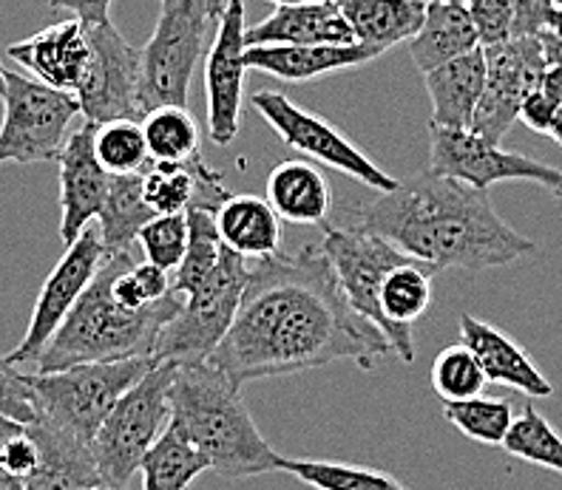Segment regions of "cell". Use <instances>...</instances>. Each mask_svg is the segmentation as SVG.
I'll return each instance as SVG.
<instances>
[{
	"label": "cell",
	"mask_w": 562,
	"mask_h": 490,
	"mask_svg": "<svg viewBox=\"0 0 562 490\" xmlns=\"http://www.w3.org/2000/svg\"><path fill=\"white\" fill-rule=\"evenodd\" d=\"M358 227L404 250L435 270L481 273L508 266L537 250L531 239L494 210L488 191L458 179L438 176L429 168L398 187L381 193L358 210Z\"/></svg>",
	"instance_id": "cell-2"
},
{
	"label": "cell",
	"mask_w": 562,
	"mask_h": 490,
	"mask_svg": "<svg viewBox=\"0 0 562 490\" xmlns=\"http://www.w3.org/2000/svg\"><path fill=\"white\" fill-rule=\"evenodd\" d=\"M94 153L111 176H134L151 168V153L139 119L94 125Z\"/></svg>",
	"instance_id": "cell-35"
},
{
	"label": "cell",
	"mask_w": 562,
	"mask_h": 490,
	"mask_svg": "<svg viewBox=\"0 0 562 490\" xmlns=\"http://www.w3.org/2000/svg\"><path fill=\"white\" fill-rule=\"evenodd\" d=\"M488 386L481 363L467 343L446 346L432 363V388L443 402L469 400L483 395Z\"/></svg>",
	"instance_id": "cell-38"
},
{
	"label": "cell",
	"mask_w": 562,
	"mask_h": 490,
	"mask_svg": "<svg viewBox=\"0 0 562 490\" xmlns=\"http://www.w3.org/2000/svg\"><path fill=\"white\" fill-rule=\"evenodd\" d=\"M540 89L546 91V94H549L551 100H554V103L562 109V66H549V69H546Z\"/></svg>",
	"instance_id": "cell-46"
},
{
	"label": "cell",
	"mask_w": 562,
	"mask_h": 490,
	"mask_svg": "<svg viewBox=\"0 0 562 490\" xmlns=\"http://www.w3.org/2000/svg\"><path fill=\"white\" fill-rule=\"evenodd\" d=\"M338 7L356 32V43L378 57L418 35L426 14L424 0H338Z\"/></svg>",
	"instance_id": "cell-29"
},
{
	"label": "cell",
	"mask_w": 562,
	"mask_h": 490,
	"mask_svg": "<svg viewBox=\"0 0 562 490\" xmlns=\"http://www.w3.org/2000/svg\"><path fill=\"white\" fill-rule=\"evenodd\" d=\"M557 111H560V105H557L546 91L537 89L522 100L520 116H517V119H522V123L531 130H537V134H546V137H549Z\"/></svg>",
	"instance_id": "cell-44"
},
{
	"label": "cell",
	"mask_w": 562,
	"mask_h": 490,
	"mask_svg": "<svg viewBox=\"0 0 562 490\" xmlns=\"http://www.w3.org/2000/svg\"><path fill=\"white\" fill-rule=\"evenodd\" d=\"M154 357H131L114 363H82L60 372H26V383L35 397L37 417L55 429L94 443L97 431L139 377L154 366Z\"/></svg>",
	"instance_id": "cell-5"
},
{
	"label": "cell",
	"mask_w": 562,
	"mask_h": 490,
	"mask_svg": "<svg viewBox=\"0 0 562 490\" xmlns=\"http://www.w3.org/2000/svg\"><path fill=\"white\" fill-rule=\"evenodd\" d=\"M139 470L143 490H188L205 470H211V465L205 454L171 422L143 456Z\"/></svg>",
	"instance_id": "cell-30"
},
{
	"label": "cell",
	"mask_w": 562,
	"mask_h": 490,
	"mask_svg": "<svg viewBox=\"0 0 562 490\" xmlns=\"http://www.w3.org/2000/svg\"><path fill=\"white\" fill-rule=\"evenodd\" d=\"M424 3H432V0H424Z\"/></svg>",
	"instance_id": "cell-58"
},
{
	"label": "cell",
	"mask_w": 562,
	"mask_h": 490,
	"mask_svg": "<svg viewBox=\"0 0 562 490\" xmlns=\"http://www.w3.org/2000/svg\"><path fill=\"white\" fill-rule=\"evenodd\" d=\"M375 52L361 43L352 46H247L245 66L284 82H307L338 71L358 69L375 60Z\"/></svg>",
	"instance_id": "cell-24"
},
{
	"label": "cell",
	"mask_w": 562,
	"mask_h": 490,
	"mask_svg": "<svg viewBox=\"0 0 562 490\" xmlns=\"http://www.w3.org/2000/svg\"><path fill=\"white\" fill-rule=\"evenodd\" d=\"M477 46H481V37H477L469 9L458 0H432L426 3L418 35L409 41V55L412 62L424 75H429L432 69L469 55Z\"/></svg>",
	"instance_id": "cell-26"
},
{
	"label": "cell",
	"mask_w": 562,
	"mask_h": 490,
	"mask_svg": "<svg viewBox=\"0 0 562 490\" xmlns=\"http://www.w3.org/2000/svg\"><path fill=\"white\" fill-rule=\"evenodd\" d=\"M60 239L69 247L91 221H97L111 187V173L94 153V125L86 123L69 134L60 157Z\"/></svg>",
	"instance_id": "cell-17"
},
{
	"label": "cell",
	"mask_w": 562,
	"mask_h": 490,
	"mask_svg": "<svg viewBox=\"0 0 562 490\" xmlns=\"http://www.w3.org/2000/svg\"><path fill=\"white\" fill-rule=\"evenodd\" d=\"M177 363H154L134 386L120 397L97 431L91 451L105 488H125L143 465L162 431L171 425V383Z\"/></svg>",
	"instance_id": "cell-6"
},
{
	"label": "cell",
	"mask_w": 562,
	"mask_h": 490,
	"mask_svg": "<svg viewBox=\"0 0 562 490\" xmlns=\"http://www.w3.org/2000/svg\"><path fill=\"white\" fill-rule=\"evenodd\" d=\"M486 55V86L474 111L472 130L488 143H503L512 123L520 116V105L531 91L540 89L549 69L540 35L512 37L497 46H483Z\"/></svg>",
	"instance_id": "cell-14"
},
{
	"label": "cell",
	"mask_w": 562,
	"mask_h": 490,
	"mask_svg": "<svg viewBox=\"0 0 562 490\" xmlns=\"http://www.w3.org/2000/svg\"><path fill=\"white\" fill-rule=\"evenodd\" d=\"M458 3H463V0H458Z\"/></svg>",
	"instance_id": "cell-59"
},
{
	"label": "cell",
	"mask_w": 562,
	"mask_h": 490,
	"mask_svg": "<svg viewBox=\"0 0 562 490\" xmlns=\"http://www.w3.org/2000/svg\"><path fill=\"white\" fill-rule=\"evenodd\" d=\"M23 429H26V425H21V422H14V420H9V417L0 414V448H3V443H7V440H12L14 434H21Z\"/></svg>",
	"instance_id": "cell-48"
},
{
	"label": "cell",
	"mask_w": 562,
	"mask_h": 490,
	"mask_svg": "<svg viewBox=\"0 0 562 490\" xmlns=\"http://www.w3.org/2000/svg\"><path fill=\"white\" fill-rule=\"evenodd\" d=\"M443 420L474 443L503 445L515 422V406L503 397L477 395L469 400L443 402Z\"/></svg>",
	"instance_id": "cell-36"
},
{
	"label": "cell",
	"mask_w": 562,
	"mask_h": 490,
	"mask_svg": "<svg viewBox=\"0 0 562 490\" xmlns=\"http://www.w3.org/2000/svg\"><path fill=\"white\" fill-rule=\"evenodd\" d=\"M356 32L338 0L276 7L273 14L245 29V46H352Z\"/></svg>",
	"instance_id": "cell-19"
},
{
	"label": "cell",
	"mask_w": 562,
	"mask_h": 490,
	"mask_svg": "<svg viewBox=\"0 0 562 490\" xmlns=\"http://www.w3.org/2000/svg\"><path fill=\"white\" fill-rule=\"evenodd\" d=\"M322 252L327 255L352 312L361 315L367 323H372L384 334V315L378 307V293H381V284L392 266L404 264L412 255L363 227L341 230V227L329 225L324 227Z\"/></svg>",
	"instance_id": "cell-15"
},
{
	"label": "cell",
	"mask_w": 562,
	"mask_h": 490,
	"mask_svg": "<svg viewBox=\"0 0 562 490\" xmlns=\"http://www.w3.org/2000/svg\"><path fill=\"white\" fill-rule=\"evenodd\" d=\"M171 422L205 454L225 479H250L281 470L284 456L261 436L241 388L211 363H177Z\"/></svg>",
	"instance_id": "cell-3"
},
{
	"label": "cell",
	"mask_w": 562,
	"mask_h": 490,
	"mask_svg": "<svg viewBox=\"0 0 562 490\" xmlns=\"http://www.w3.org/2000/svg\"><path fill=\"white\" fill-rule=\"evenodd\" d=\"M3 91H7V69L0 66V96H3Z\"/></svg>",
	"instance_id": "cell-55"
},
{
	"label": "cell",
	"mask_w": 562,
	"mask_h": 490,
	"mask_svg": "<svg viewBox=\"0 0 562 490\" xmlns=\"http://www.w3.org/2000/svg\"><path fill=\"white\" fill-rule=\"evenodd\" d=\"M432 100V125L440 128H472L474 111L486 86V55L483 46L424 75Z\"/></svg>",
	"instance_id": "cell-25"
},
{
	"label": "cell",
	"mask_w": 562,
	"mask_h": 490,
	"mask_svg": "<svg viewBox=\"0 0 562 490\" xmlns=\"http://www.w3.org/2000/svg\"><path fill=\"white\" fill-rule=\"evenodd\" d=\"M91 62L77 89L80 116L91 125L143 119V52L120 35L114 23L89 26Z\"/></svg>",
	"instance_id": "cell-11"
},
{
	"label": "cell",
	"mask_w": 562,
	"mask_h": 490,
	"mask_svg": "<svg viewBox=\"0 0 562 490\" xmlns=\"http://www.w3.org/2000/svg\"><path fill=\"white\" fill-rule=\"evenodd\" d=\"M188 250L182 264L173 270V293L188 295L196 286L205 284L213 275V270L220 266L222 255H225V241L220 236L216 218L207 210H188Z\"/></svg>",
	"instance_id": "cell-34"
},
{
	"label": "cell",
	"mask_w": 562,
	"mask_h": 490,
	"mask_svg": "<svg viewBox=\"0 0 562 490\" xmlns=\"http://www.w3.org/2000/svg\"><path fill=\"white\" fill-rule=\"evenodd\" d=\"M227 250L241 259H273L281 250V216L265 196L239 193L231 196L213 213Z\"/></svg>",
	"instance_id": "cell-27"
},
{
	"label": "cell",
	"mask_w": 562,
	"mask_h": 490,
	"mask_svg": "<svg viewBox=\"0 0 562 490\" xmlns=\"http://www.w3.org/2000/svg\"><path fill=\"white\" fill-rule=\"evenodd\" d=\"M435 273H438L435 266L418 259H406L404 264L392 266L384 284H381V293H378V307L384 315V338L392 354L406 366L415 363L412 323L424 318V312L432 304Z\"/></svg>",
	"instance_id": "cell-23"
},
{
	"label": "cell",
	"mask_w": 562,
	"mask_h": 490,
	"mask_svg": "<svg viewBox=\"0 0 562 490\" xmlns=\"http://www.w3.org/2000/svg\"><path fill=\"white\" fill-rule=\"evenodd\" d=\"M105 255H109V252H105L97 225L86 227V230L77 236V241H71V244L66 247L63 259L57 261L55 270L48 273L46 284H43L41 295H37L23 341L14 346V352L7 354V361L12 363L14 368H26V372H32V368L37 366L43 349H46L48 341L55 338V332L60 329L63 320L69 318V312L75 309L80 295L86 293V286L91 284L97 270L103 266Z\"/></svg>",
	"instance_id": "cell-12"
},
{
	"label": "cell",
	"mask_w": 562,
	"mask_h": 490,
	"mask_svg": "<svg viewBox=\"0 0 562 490\" xmlns=\"http://www.w3.org/2000/svg\"><path fill=\"white\" fill-rule=\"evenodd\" d=\"M0 100V164L55 162L69 139L71 123L80 116L77 96L9 69L7 91Z\"/></svg>",
	"instance_id": "cell-9"
},
{
	"label": "cell",
	"mask_w": 562,
	"mask_h": 490,
	"mask_svg": "<svg viewBox=\"0 0 562 490\" xmlns=\"http://www.w3.org/2000/svg\"><path fill=\"white\" fill-rule=\"evenodd\" d=\"M512 12H515V37L542 35L549 32L554 3L551 0H512Z\"/></svg>",
	"instance_id": "cell-43"
},
{
	"label": "cell",
	"mask_w": 562,
	"mask_h": 490,
	"mask_svg": "<svg viewBox=\"0 0 562 490\" xmlns=\"http://www.w3.org/2000/svg\"><path fill=\"white\" fill-rule=\"evenodd\" d=\"M276 7H293V3H316V0H273Z\"/></svg>",
	"instance_id": "cell-54"
},
{
	"label": "cell",
	"mask_w": 562,
	"mask_h": 490,
	"mask_svg": "<svg viewBox=\"0 0 562 490\" xmlns=\"http://www.w3.org/2000/svg\"><path fill=\"white\" fill-rule=\"evenodd\" d=\"M281 221L290 225H327L333 210V187L316 164L281 162L268 176V196Z\"/></svg>",
	"instance_id": "cell-28"
},
{
	"label": "cell",
	"mask_w": 562,
	"mask_h": 490,
	"mask_svg": "<svg viewBox=\"0 0 562 490\" xmlns=\"http://www.w3.org/2000/svg\"><path fill=\"white\" fill-rule=\"evenodd\" d=\"M216 23L207 0H162L143 52V109L188 105L191 80Z\"/></svg>",
	"instance_id": "cell-8"
},
{
	"label": "cell",
	"mask_w": 562,
	"mask_h": 490,
	"mask_svg": "<svg viewBox=\"0 0 562 490\" xmlns=\"http://www.w3.org/2000/svg\"><path fill=\"white\" fill-rule=\"evenodd\" d=\"M281 474L310 485L313 490H409L384 470L327 463V459H288L284 456Z\"/></svg>",
	"instance_id": "cell-33"
},
{
	"label": "cell",
	"mask_w": 562,
	"mask_h": 490,
	"mask_svg": "<svg viewBox=\"0 0 562 490\" xmlns=\"http://www.w3.org/2000/svg\"><path fill=\"white\" fill-rule=\"evenodd\" d=\"M250 103L288 148L316 159L318 164L336 168V171L347 173L350 179L378 193H390L398 187V179L381 171L361 148H356L350 139L344 137L341 130L333 128L327 119H322L313 111L295 105L290 96L279 94V91H256Z\"/></svg>",
	"instance_id": "cell-10"
},
{
	"label": "cell",
	"mask_w": 562,
	"mask_h": 490,
	"mask_svg": "<svg viewBox=\"0 0 562 490\" xmlns=\"http://www.w3.org/2000/svg\"><path fill=\"white\" fill-rule=\"evenodd\" d=\"M225 3L227 0H207V7H211V12L216 21H220V14H222V9H225Z\"/></svg>",
	"instance_id": "cell-52"
},
{
	"label": "cell",
	"mask_w": 562,
	"mask_h": 490,
	"mask_svg": "<svg viewBox=\"0 0 562 490\" xmlns=\"http://www.w3.org/2000/svg\"><path fill=\"white\" fill-rule=\"evenodd\" d=\"M0 490H26V479L14 477L7 468H0Z\"/></svg>",
	"instance_id": "cell-49"
},
{
	"label": "cell",
	"mask_w": 562,
	"mask_h": 490,
	"mask_svg": "<svg viewBox=\"0 0 562 490\" xmlns=\"http://www.w3.org/2000/svg\"><path fill=\"white\" fill-rule=\"evenodd\" d=\"M460 343H467L481 363L483 375L488 383L508 386L526 397H551L554 386L542 375L531 354L506 332L486 323V320L463 315L460 318Z\"/></svg>",
	"instance_id": "cell-20"
},
{
	"label": "cell",
	"mask_w": 562,
	"mask_h": 490,
	"mask_svg": "<svg viewBox=\"0 0 562 490\" xmlns=\"http://www.w3.org/2000/svg\"><path fill=\"white\" fill-rule=\"evenodd\" d=\"M386 354V338L352 312L322 247H304L250 270L234 323L207 363L241 388L344 361L372 372Z\"/></svg>",
	"instance_id": "cell-1"
},
{
	"label": "cell",
	"mask_w": 562,
	"mask_h": 490,
	"mask_svg": "<svg viewBox=\"0 0 562 490\" xmlns=\"http://www.w3.org/2000/svg\"><path fill=\"white\" fill-rule=\"evenodd\" d=\"M549 32H551V35L562 37V7H557V9H554V14H551Z\"/></svg>",
	"instance_id": "cell-50"
},
{
	"label": "cell",
	"mask_w": 562,
	"mask_h": 490,
	"mask_svg": "<svg viewBox=\"0 0 562 490\" xmlns=\"http://www.w3.org/2000/svg\"><path fill=\"white\" fill-rule=\"evenodd\" d=\"M245 0H227L216 21V37L207 52V130L216 145L239 137L241 103H245Z\"/></svg>",
	"instance_id": "cell-16"
},
{
	"label": "cell",
	"mask_w": 562,
	"mask_h": 490,
	"mask_svg": "<svg viewBox=\"0 0 562 490\" xmlns=\"http://www.w3.org/2000/svg\"><path fill=\"white\" fill-rule=\"evenodd\" d=\"M46 3L55 9V12H71L77 21L91 26V23L109 21L111 3H114V0H46Z\"/></svg>",
	"instance_id": "cell-45"
},
{
	"label": "cell",
	"mask_w": 562,
	"mask_h": 490,
	"mask_svg": "<svg viewBox=\"0 0 562 490\" xmlns=\"http://www.w3.org/2000/svg\"><path fill=\"white\" fill-rule=\"evenodd\" d=\"M37 465V445L35 440L29 436V431L23 429L21 434H14L12 440L3 443L0 448V468H7L14 477L26 479Z\"/></svg>",
	"instance_id": "cell-42"
},
{
	"label": "cell",
	"mask_w": 562,
	"mask_h": 490,
	"mask_svg": "<svg viewBox=\"0 0 562 490\" xmlns=\"http://www.w3.org/2000/svg\"><path fill=\"white\" fill-rule=\"evenodd\" d=\"M0 414L21 422V425H32L37 420L35 397L26 383V372L14 368L7 357H0Z\"/></svg>",
	"instance_id": "cell-41"
},
{
	"label": "cell",
	"mask_w": 562,
	"mask_h": 490,
	"mask_svg": "<svg viewBox=\"0 0 562 490\" xmlns=\"http://www.w3.org/2000/svg\"><path fill=\"white\" fill-rule=\"evenodd\" d=\"M245 259L225 250L211 278L193 293L182 295V307L159 332L154 343L157 363H205L227 334L247 284Z\"/></svg>",
	"instance_id": "cell-7"
},
{
	"label": "cell",
	"mask_w": 562,
	"mask_h": 490,
	"mask_svg": "<svg viewBox=\"0 0 562 490\" xmlns=\"http://www.w3.org/2000/svg\"><path fill=\"white\" fill-rule=\"evenodd\" d=\"M100 490H120V488H100Z\"/></svg>",
	"instance_id": "cell-57"
},
{
	"label": "cell",
	"mask_w": 562,
	"mask_h": 490,
	"mask_svg": "<svg viewBox=\"0 0 562 490\" xmlns=\"http://www.w3.org/2000/svg\"><path fill=\"white\" fill-rule=\"evenodd\" d=\"M157 213L145 205L143 196V173L134 176H111L109 196L105 205L97 216V230L109 255L114 252L131 250V244L137 241L139 230H143Z\"/></svg>",
	"instance_id": "cell-31"
},
{
	"label": "cell",
	"mask_w": 562,
	"mask_h": 490,
	"mask_svg": "<svg viewBox=\"0 0 562 490\" xmlns=\"http://www.w3.org/2000/svg\"><path fill=\"white\" fill-rule=\"evenodd\" d=\"M143 196L157 216H165L188 210L216 213L231 193L222 173L213 171L200 153L188 162H151L143 173Z\"/></svg>",
	"instance_id": "cell-21"
},
{
	"label": "cell",
	"mask_w": 562,
	"mask_h": 490,
	"mask_svg": "<svg viewBox=\"0 0 562 490\" xmlns=\"http://www.w3.org/2000/svg\"><path fill=\"white\" fill-rule=\"evenodd\" d=\"M128 252V250H125ZM123 252L105 255L86 293L63 320L55 338L43 349L35 372H60L82 363H114L131 357H151L159 332L182 307V295L171 293L151 307L128 309L114 293L111 281L117 275Z\"/></svg>",
	"instance_id": "cell-4"
},
{
	"label": "cell",
	"mask_w": 562,
	"mask_h": 490,
	"mask_svg": "<svg viewBox=\"0 0 562 490\" xmlns=\"http://www.w3.org/2000/svg\"><path fill=\"white\" fill-rule=\"evenodd\" d=\"M37 445V465L26 477V490H100L105 488L89 443L55 429L37 417L26 425Z\"/></svg>",
	"instance_id": "cell-22"
},
{
	"label": "cell",
	"mask_w": 562,
	"mask_h": 490,
	"mask_svg": "<svg viewBox=\"0 0 562 490\" xmlns=\"http://www.w3.org/2000/svg\"><path fill=\"white\" fill-rule=\"evenodd\" d=\"M151 162H188L200 157V125L188 105H159L143 116Z\"/></svg>",
	"instance_id": "cell-32"
},
{
	"label": "cell",
	"mask_w": 562,
	"mask_h": 490,
	"mask_svg": "<svg viewBox=\"0 0 562 490\" xmlns=\"http://www.w3.org/2000/svg\"><path fill=\"white\" fill-rule=\"evenodd\" d=\"M429 171L458 179L477 191H488L501 182H535L551 187L560 176L557 168L503 150L497 143L474 134L472 128H429Z\"/></svg>",
	"instance_id": "cell-13"
},
{
	"label": "cell",
	"mask_w": 562,
	"mask_h": 490,
	"mask_svg": "<svg viewBox=\"0 0 562 490\" xmlns=\"http://www.w3.org/2000/svg\"><path fill=\"white\" fill-rule=\"evenodd\" d=\"M551 139H557V143L562 145V109L557 111V116H554V125H551V134H549Z\"/></svg>",
	"instance_id": "cell-51"
},
{
	"label": "cell",
	"mask_w": 562,
	"mask_h": 490,
	"mask_svg": "<svg viewBox=\"0 0 562 490\" xmlns=\"http://www.w3.org/2000/svg\"><path fill=\"white\" fill-rule=\"evenodd\" d=\"M7 57L52 89L77 94L91 62L89 26L77 18L57 21L26 41L7 46Z\"/></svg>",
	"instance_id": "cell-18"
},
{
	"label": "cell",
	"mask_w": 562,
	"mask_h": 490,
	"mask_svg": "<svg viewBox=\"0 0 562 490\" xmlns=\"http://www.w3.org/2000/svg\"><path fill=\"white\" fill-rule=\"evenodd\" d=\"M463 7L472 14L481 46H497L515 37V12L512 0H463Z\"/></svg>",
	"instance_id": "cell-40"
},
{
	"label": "cell",
	"mask_w": 562,
	"mask_h": 490,
	"mask_svg": "<svg viewBox=\"0 0 562 490\" xmlns=\"http://www.w3.org/2000/svg\"><path fill=\"white\" fill-rule=\"evenodd\" d=\"M542 48H546V62L549 66H562V37L542 32Z\"/></svg>",
	"instance_id": "cell-47"
},
{
	"label": "cell",
	"mask_w": 562,
	"mask_h": 490,
	"mask_svg": "<svg viewBox=\"0 0 562 490\" xmlns=\"http://www.w3.org/2000/svg\"><path fill=\"white\" fill-rule=\"evenodd\" d=\"M549 191H551V196H554L557 202H560V205H562V171H560V176H557V182L551 184Z\"/></svg>",
	"instance_id": "cell-53"
},
{
	"label": "cell",
	"mask_w": 562,
	"mask_h": 490,
	"mask_svg": "<svg viewBox=\"0 0 562 490\" xmlns=\"http://www.w3.org/2000/svg\"><path fill=\"white\" fill-rule=\"evenodd\" d=\"M503 448L522 463L540 465V468L557 470L562 477V436L537 409L528 406L520 417H515L508 429Z\"/></svg>",
	"instance_id": "cell-37"
},
{
	"label": "cell",
	"mask_w": 562,
	"mask_h": 490,
	"mask_svg": "<svg viewBox=\"0 0 562 490\" xmlns=\"http://www.w3.org/2000/svg\"><path fill=\"white\" fill-rule=\"evenodd\" d=\"M188 236H191L188 232V213H165V216H154L139 230L137 241L148 264L173 275V270L186 259Z\"/></svg>",
	"instance_id": "cell-39"
},
{
	"label": "cell",
	"mask_w": 562,
	"mask_h": 490,
	"mask_svg": "<svg viewBox=\"0 0 562 490\" xmlns=\"http://www.w3.org/2000/svg\"><path fill=\"white\" fill-rule=\"evenodd\" d=\"M551 3H554V9H557V7H562V0H551Z\"/></svg>",
	"instance_id": "cell-56"
}]
</instances>
